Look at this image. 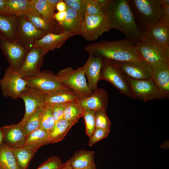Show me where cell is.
<instances>
[{
    "instance_id": "6da1fadb",
    "label": "cell",
    "mask_w": 169,
    "mask_h": 169,
    "mask_svg": "<svg viewBox=\"0 0 169 169\" xmlns=\"http://www.w3.org/2000/svg\"><path fill=\"white\" fill-rule=\"evenodd\" d=\"M111 29L122 33L126 39L140 40L142 33L139 27L128 0H110L105 8Z\"/></svg>"
},
{
    "instance_id": "7a4b0ae2",
    "label": "cell",
    "mask_w": 169,
    "mask_h": 169,
    "mask_svg": "<svg viewBox=\"0 0 169 169\" xmlns=\"http://www.w3.org/2000/svg\"><path fill=\"white\" fill-rule=\"evenodd\" d=\"M84 49L89 54L115 61L142 60L137 53L136 41L127 39L99 41L87 45Z\"/></svg>"
},
{
    "instance_id": "3957f363",
    "label": "cell",
    "mask_w": 169,
    "mask_h": 169,
    "mask_svg": "<svg viewBox=\"0 0 169 169\" xmlns=\"http://www.w3.org/2000/svg\"><path fill=\"white\" fill-rule=\"evenodd\" d=\"M139 27L142 33L158 23L162 7L159 0H128Z\"/></svg>"
},
{
    "instance_id": "277c9868",
    "label": "cell",
    "mask_w": 169,
    "mask_h": 169,
    "mask_svg": "<svg viewBox=\"0 0 169 169\" xmlns=\"http://www.w3.org/2000/svg\"><path fill=\"white\" fill-rule=\"evenodd\" d=\"M136 44L139 57L150 65L158 62L169 63V45L144 37L136 41Z\"/></svg>"
},
{
    "instance_id": "5b68a950",
    "label": "cell",
    "mask_w": 169,
    "mask_h": 169,
    "mask_svg": "<svg viewBox=\"0 0 169 169\" xmlns=\"http://www.w3.org/2000/svg\"><path fill=\"white\" fill-rule=\"evenodd\" d=\"M56 77L60 83L78 94L81 98L93 93L86 83L82 67L76 69L69 67L61 69L56 75Z\"/></svg>"
},
{
    "instance_id": "8992f818",
    "label": "cell",
    "mask_w": 169,
    "mask_h": 169,
    "mask_svg": "<svg viewBox=\"0 0 169 169\" xmlns=\"http://www.w3.org/2000/svg\"><path fill=\"white\" fill-rule=\"evenodd\" d=\"M111 29L108 18L105 13L96 15H85L82 21L80 35L88 41L97 39Z\"/></svg>"
},
{
    "instance_id": "52a82bcc",
    "label": "cell",
    "mask_w": 169,
    "mask_h": 169,
    "mask_svg": "<svg viewBox=\"0 0 169 169\" xmlns=\"http://www.w3.org/2000/svg\"><path fill=\"white\" fill-rule=\"evenodd\" d=\"M24 78L28 86L45 95L70 89L59 81L56 75L49 71H41L34 76Z\"/></svg>"
},
{
    "instance_id": "ba28073f",
    "label": "cell",
    "mask_w": 169,
    "mask_h": 169,
    "mask_svg": "<svg viewBox=\"0 0 169 169\" xmlns=\"http://www.w3.org/2000/svg\"><path fill=\"white\" fill-rule=\"evenodd\" d=\"M100 79L108 81L121 94L131 97V90L126 77L113 61L103 58Z\"/></svg>"
},
{
    "instance_id": "9c48e42d",
    "label": "cell",
    "mask_w": 169,
    "mask_h": 169,
    "mask_svg": "<svg viewBox=\"0 0 169 169\" xmlns=\"http://www.w3.org/2000/svg\"><path fill=\"white\" fill-rule=\"evenodd\" d=\"M28 85L26 80L17 71L10 67L5 70L0 80V86L3 96L17 100Z\"/></svg>"
},
{
    "instance_id": "30bf717a",
    "label": "cell",
    "mask_w": 169,
    "mask_h": 169,
    "mask_svg": "<svg viewBox=\"0 0 169 169\" xmlns=\"http://www.w3.org/2000/svg\"><path fill=\"white\" fill-rule=\"evenodd\" d=\"M18 17L16 42L29 50L36 41L47 33L36 28L24 14L18 15Z\"/></svg>"
},
{
    "instance_id": "8fae6325",
    "label": "cell",
    "mask_w": 169,
    "mask_h": 169,
    "mask_svg": "<svg viewBox=\"0 0 169 169\" xmlns=\"http://www.w3.org/2000/svg\"><path fill=\"white\" fill-rule=\"evenodd\" d=\"M126 78L129 85L131 97L133 99L146 101L163 99L151 78L136 80Z\"/></svg>"
},
{
    "instance_id": "7c38bea8",
    "label": "cell",
    "mask_w": 169,
    "mask_h": 169,
    "mask_svg": "<svg viewBox=\"0 0 169 169\" xmlns=\"http://www.w3.org/2000/svg\"><path fill=\"white\" fill-rule=\"evenodd\" d=\"M0 48L11 68L18 71L28 50L18 42L8 40L0 34Z\"/></svg>"
},
{
    "instance_id": "4fadbf2b",
    "label": "cell",
    "mask_w": 169,
    "mask_h": 169,
    "mask_svg": "<svg viewBox=\"0 0 169 169\" xmlns=\"http://www.w3.org/2000/svg\"><path fill=\"white\" fill-rule=\"evenodd\" d=\"M113 61L126 78L136 80L151 78V66L143 60L129 62Z\"/></svg>"
},
{
    "instance_id": "5bb4252c",
    "label": "cell",
    "mask_w": 169,
    "mask_h": 169,
    "mask_svg": "<svg viewBox=\"0 0 169 169\" xmlns=\"http://www.w3.org/2000/svg\"><path fill=\"white\" fill-rule=\"evenodd\" d=\"M45 54L39 48L33 47L28 50L23 64L18 71L21 76L27 78L39 73Z\"/></svg>"
},
{
    "instance_id": "9a60e30c",
    "label": "cell",
    "mask_w": 169,
    "mask_h": 169,
    "mask_svg": "<svg viewBox=\"0 0 169 169\" xmlns=\"http://www.w3.org/2000/svg\"><path fill=\"white\" fill-rule=\"evenodd\" d=\"M46 95L41 93L28 85L19 97V98L23 100L25 108L23 118L19 122L20 123L24 125L26 121L32 115L45 106V99Z\"/></svg>"
},
{
    "instance_id": "2e32d148",
    "label": "cell",
    "mask_w": 169,
    "mask_h": 169,
    "mask_svg": "<svg viewBox=\"0 0 169 169\" xmlns=\"http://www.w3.org/2000/svg\"><path fill=\"white\" fill-rule=\"evenodd\" d=\"M151 79L163 99L169 98V63L158 62L150 65Z\"/></svg>"
},
{
    "instance_id": "e0dca14e",
    "label": "cell",
    "mask_w": 169,
    "mask_h": 169,
    "mask_svg": "<svg viewBox=\"0 0 169 169\" xmlns=\"http://www.w3.org/2000/svg\"><path fill=\"white\" fill-rule=\"evenodd\" d=\"M108 100L107 91L102 88H98L90 95L80 98L78 102L84 109L106 111Z\"/></svg>"
},
{
    "instance_id": "ac0fdd59",
    "label": "cell",
    "mask_w": 169,
    "mask_h": 169,
    "mask_svg": "<svg viewBox=\"0 0 169 169\" xmlns=\"http://www.w3.org/2000/svg\"><path fill=\"white\" fill-rule=\"evenodd\" d=\"M103 58L89 54L88 58L82 67L88 81V85L92 91L98 89L97 84L100 80V73Z\"/></svg>"
},
{
    "instance_id": "d6986e66",
    "label": "cell",
    "mask_w": 169,
    "mask_h": 169,
    "mask_svg": "<svg viewBox=\"0 0 169 169\" xmlns=\"http://www.w3.org/2000/svg\"><path fill=\"white\" fill-rule=\"evenodd\" d=\"M73 36L70 33L66 32L59 33H48L36 41L33 48L42 49L45 54L50 50L59 48L68 39Z\"/></svg>"
},
{
    "instance_id": "ffe728a7",
    "label": "cell",
    "mask_w": 169,
    "mask_h": 169,
    "mask_svg": "<svg viewBox=\"0 0 169 169\" xmlns=\"http://www.w3.org/2000/svg\"><path fill=\"white\" fill-rule=\"evenodd\" d=\"M3 127L4 143L13 148L19 147L24 145L26 136L23 125L19 122Z\"/></svg>"
},
{
    "instance_id": "44dd1931",
    "label": "cell",
    "mask_w": 169,
    "mask_h": 169,
    "mask_svg": "<svg viewBox=\"0 0 169 169\" xmlns=\"http://www.w3.org/2000/svg\"><path fill=\"white\" fill-rule=\"evenodd\" d=\"M142 37L152 39L161 44L169 45V25L159 22L142 33Z\"/></svg>"
},
{
    "instance_id": "7402d4cb",
    "label": "cell",
    "mask_w": 169,
    "mask_h": 169,
    "mask_svg": "<svg viewBox=\"0 0 169 169\" xmlns=\"http://www.w3.org/2000/svg\"><path fill=\"white\" fill-rule=\"evenodd\" d=\"M18 21V16L0 14V34L16 41Z\"/></svg>"
},
{
    "instance_id": "603a6c76",
    "label": "cell",
    "mask_w": 169,
    "mask_h": 169,
    "mask_svg": "<svg viewBox=\"0 0 169 169\" xmlns=\"http://www.w3.org/2000/svg\"><path fill=\"white\" fill-rule=\"evenodd\" d=\"M94 158V151L83 150L75 152L69 161L72 169H84L95 164Z\"/></svg>"
},
{
    "instance_id": "cb8c5ba5",
    "label": "cell",
    "mask_w": 169,
    "mask_h": 169,
    "mask_svg": "<svg viewBox=\"0 0 169 169\" xmlns=\"http://www.w3.org/2000/svg\"><path fill=\"white\" fill-rule=\"evenodd\" d=\"M66 17L63 24L60 25L61 33L66 32L71 33L73 36L80 35L82 20L77 13L67 5Z\"/></svg>"
},
{
    "instance_id": "d4e9b609",
    "label": "cell",
    "mask_w": 169,
    "mask_h": 169,
    "mask_svg": "<svg viewBox=\"0 0 169 169\" xmlns=\"http://www.w3.org/2000/svg\"><path fill=\"white\" fill-rule=\"evenodd\" d=\"M81 98L78 94L69 89L46 95L45 103L46 105H51L77 101Z\"/></svg>"
},
{
    "instance_id": "484cf974",
    "label": "cell",
    "mask_w": 169,
    "mask_h": 169,
    "mask_svg": "<svg viewBox=\"0 0 169 169\" xmlns=\"http://www.w3.org/2000/svg\"><path fill=\"white\" fill-rule=\"evenodd\" d=\"M35 8L40 13L46 23L53 29L55 33H61L60 25L54 19L55 13L48 5L47 0H33Z\"/></svg>"
},
{
    "instance_id": "4316f807",
    "label": "cell",
    "mask_w": 169,
    "mask_h": 169,
    "mask_svg": "<svg viewBox=\"0 0 169 169\" xmlns=\"http://www.w3.org/2000/svg\"><path fill=\"white\" fill-rule=\"evenodd\" d=\"M77 123L63 119L55 123L53 128L48 132L50 143L62 141L71 127Z\"/></svg>"
},
{
    "instance_id": "83f0119b",
    "label": "cell",
    "mask_w": 169,
    "mask_h": 169,
    "mask_svg": "<svg viewBox=\"0 0 169 169\" xmlns=\"http://www.w3.org/2000/svg\"><path fill=\"white\" fill-rule=\"evenodd\" d=\"M49 143L48 132L39 127L26 136L23 146L37 150L41 146Z\"/></svg>"
},
{
    "instance_id": "f1b7e54d",
    "label": "cell",
    "mask_w": 169,
    "mask_h": 169,
    "mask_svg": "<svg viewBox=\"0 0 169 169\" xmlns=\"http://www.w3.org/2000/svg\"><path fill=\"white\" fill-rule=\"evenodd\" d=\"M9 14L18 16L25 14L35 8L33 0H6Z\"/></svg>"
},
{
    "instance_id": "f546056e",
    "label": "cell",
    "mask_w": 169,
    "mask_h": 169,
    "mask_svg": "<svg viewBox=\"0 0 169 169\" xmlns=\"http://www.w3.org/2000/svg\"><path fill=\"white\" fill-rule=\"evenodd\" d=\"M0 165L5 169H20L12 147L3 142L0 146Z\"/></svg>"
},
{
    "instance_id": "4dcf8cb0",
    "label": "cell",
    "mask_w": 169,
    "mask_h": 169,
    "mask_svg": "<svg viewBox=\"0 0 169 169\" xmlns=\"http://www.w3.org/2000/svg\"><path fill=\"white\" fill-rule=\"evenodd\" d=\"M12 149L20 169H27L31 159L37 151L25 146L12 147Z\"/></svg>"
},
{
    "instance_id": "1f68e13d",
    "label": "cell",
    "mask_w": 169,
    "mask_h": 169,
    "mask_svg": "<svg viewBox=\"0 0 169 169\" xmlns=\"http://www.w3.org/2000/svg\"><path fill=\"white\" fill-rule=\"evenodd\" d=\"M24 15L27 19L37 28L47 33H55L53 29L46 23L41 15L35 8Z\"/></svg>"
},
{
    "instance_id": "d6a6232c",
    "label": "cell",
    "mask_w": 169,
    "mask_h": 169,
    "mask_svg": "<svg viewBox=\"0 0 169 169\" xmlns=\"http://www.w3.org/2000/svg\"><path fill=\"white\" fill-rule=\"evenodd\" d=\"M84 110L78 101L69 103L64 110V119L77 122L82 116Z\"/></svg>"
},
{
    "instance_id": "836d02e7",
    "label": "cell",
    "mask_w": 169,
    "mask_h": 169,
    "mask_svg": "<svg viewBox=\"0 0 169 169\" xmlns=\"http://www.w3.org/2000/svg\"><path fill=\"white\" fill-rule=\"evenodd\" d=\"M40 121V127L48 132L53 128L55 122L51 105H45L44 107L41 114Z\"/></svg>"
},
{
    "instance_id": "e575fe53",
    "label": "cell",
    "mask_w": 169,
    "mask_h": 169,
    "mask_svg": "<svg viewBox=\"0 0 169 169\" xmlns=\"http://www.w3.org/2000/svg\"><path fill=\"white\" fill-rule=\"evenodd\" d=\"M44 108L33 113L25 122L23 126L26 136L40 127V116Z\"/></svg>"
},
{
    "instance_id": "d590c367",
    "label": "cell",
    "mask_w": 169,
    "mask_h": 169,
    "mask_svg": "<svg viewBox=\"0 0 169 169\" xmlns=\"http://www.w3.org/2000/svg\"><path fill=\"white\" fill-rule=\"evenodd\" d=\"M95 113V110L84 109L82 116L85 123L86 133L90 138L96 128Z\"/></svg>"
},
{
    "instance_id": "8d00e7d4",
    "label": "cell",
    "mask_w": 169,
    "mask_h": 169,
    "mask_svg": "<svg viewBox=\"0 0 169 169\" xmlns=\"http://www.w3.org/2000/svg\"><path fill=\"white\" fill-rule=\"evenodd\" d=\"M84 10L85 15H96L105 13V9L97 0H83Z\"/></svg>"
},
{
    "instance_id": "74e56055",
    "label": "cell",
    "mask_w": 169,
    "mask_h": 169,
    "mask_svg": "<svg viewBox=\"0 0 169 169\" xmlns=\"http://www.w3.org/2000/svg\"><path fill=\"white\" fill-rule=\"evenodd\" d=\"M95 118L96 128L110 130L111 123L105 111H95Z\"/></svg>"
},
{
    "instance_id": "f35d334b",
    "label": "cell",
    "mask_w": 169,
    "mask_h": 169,
    "mask_svg": "<svg viewBox=\"0 0 169 169\" xmlns=\"http://www.w3.org/2000/svg\"><path fill=\"white\" fill-rule=\"evenodd\" d=\"M64 164L59 157L53 156L47 159L37 169H62Z\"/></svg>"
},
{
    "instance_id": "ab89813d",
    "label": "cell",
    "mask_w": 169,
    "mask_h": 169,
    "mask_svg": "<svg viewBox=\"0 0 169 169\" xmlns=\"http://www.w3.org/2000/svg\"><path fill=\"white\" fill-rule=\"evenodd\" d=\"M67 6L75 10L82 21L84 19L85 14L84 10L83 0H64Z\"/></svg>"
},
{
    "instance_id": "60d3db41",
    "label": "cell",
    "mask_w": 169,
    "mask_h": 169,
    "mask_svg": "<svg viewBox=\"0 0 169 169\" xmlns=\"http://www.w3.org/2000/svg\"><path fill=\"white\" fill-rule=\"evenodd\" d=\"M110 131V130L96 128L91 136L90 138L89 144L91 146L96 142L106 138Z\"/></svg>"
},
{
    "instance_id": "b9f144b4",
    "label": "cell",
    "mask_w": 169,
    "mask_h": 169,
    "mask_svg": "<svg viewBox=\"0 0 169 169\" xmlns=\"http://www.w3.org/2000/svg\"><path fill=\"white\" fill-rule=\"evenodd\" d=\"M68 103L59 104L51 105L53 116L55 123L64 119V110Z\"/></svg>"
},
{
    "instance_id": "7bdbcfd3",
    "label": "cell",
    "mask_w": 169,
    "mask_h": 169,
    "mask_svg": "<svg viewBox=\"0 0 169 169\" xmlns=\"http://www.w3.org/2000/svg\"><path fill=\"white\" fill-rule=\"evenodd\" d=\"M161 6L162 13L159 22H163L169 25V5Z\"/></svg>"
},
{
    "instance_id": "ee69618b",
    "label": "cell",
    "mask_w": 169,
    "mask_h": 169,
    "mask_svg": "<svg viewBox=\"0 0 169 169\" xmlns=\"http://www.w3.org/2000/svg\"><path fill=\"white\" fill-rule=\"evenodd\" d=\"M67 15L66 11L58 12L55 13L54 17L55 20L61 25L64 21Z\"/></svg>"
},
{
    "instance_id": "f6af8a7d",
    "label": "cell",
    "mask_w": 169,
    "mask_h": 169,
    "mask_svg": "<svg viewBox=\"0 0 169 169\" xmlns=\"http://www.w3.org/2000/svg\"><path fill=\"white\" fill-rule=\"evenodd\" d=\"M0 14L11 15L7 7L6 0H0Z\"/></svg>"
},
{
    "instance_id": "bcb514c9",
    "label": "cell",
    "mask_w": 169,
    "mask_h": 169,
    "mask_svg": "<svg viewBox=\"0 0 169 169\" xmlns=\"http://www.w3.org/2000/svg\"><path fill=\"white\" fill-rule=\"evenodd\" d=\"M60 0H47V3L49 8L54 12L56 9V6L57 3Z\"/></svg>"
},
{
    "instance_id": "7dc6e473",
    "label": "cell",
    "mask_w": 169,
    "mask_h": 169,
    "mask_svg": "<svg viewBox=\"0 0 169 169\" xmlns=\"http://www.w3.org/2000/svg\"><path fill=\"white\" fill-rule=\"evenodd\" d=\"M67 5L64 0H60L57 3L56 9L58 12H62L66 11Z\"/></svg>"
},
{
    "instance_id": "c3c4849f",
    "label": "cell",
    "mask_w": 169,
    "mask_h": 169,
    "mask_svg": "<svg viewBox=\"0 0 169 169\" xmlns=\"http://www.w3.org/2000/svg\"><path fill=\"white\" fill-rule=\"evenodd\" d=\"M4 131L3 127L0 128V146L3 141L4 140Z\"/></svg>"
},
{
    "instance_id": "681fc988",
    "label": "cell",
    "mask_w": 169,
    "mask_h": 169,
    "mask_svg": "<svg viewBox=\"0 0 169 169\" xmlns=\"http://www.w3.org/2000/svg\"><path fill=\"white\" fill-rule=\"evenodd\" d=\"M62 169H72L69 165V161L64 163V166Z\"/></svg>"
},
{
    "instance_id": "f907efd6",
    "label": "cell",
    "mask_w": 169,
    "mask_h": 169,
    "mask_svg": "<svg viewBox=\"0 0 169 169\" xmlns=\"http://www.w3.org/2000/svg\"><path fill=\"white\" fill-rule=\"evenodd\" d=\"M84 169H96L95 164H94L91 166Z\"/></svg>"
},
{
    "instance_id": "816d5d0a",
    "label": "cell",
    "mask_w": 169,
    "mask_h": 169,
    "mask_svg": "<svg viewBox=\"0 0 169 169\" xmlns=\"http://www.w3.org/2000/svg\"><path fill=\"white\" fill-rule=\"evenodd\" d=\"M0 169H4L2 166L0 165Z\"/></svg>"
}]
</instances>
